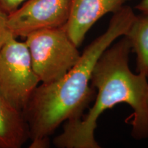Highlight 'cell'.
Wrapping results in <instances>:
<instances>
[{
    "label": "cell",
    "instance_id": "cell-3",
    "mask_svg": "<svg viewBox=\"0 0 148 148\" xmlns=\"http://www.w3.org/2000/svg\"><path fill=\"white\" fill-rule=\"evenodd\" d=\"M25 38L33 69L40 83L60 79L80 57L78 47L70 39L65 25L35 31Z\"/></svg>",
    "mask_w": 148,
    "mask_h": 148
},
{
    "label": "cell",
    "instance_id": "cell-7",
    "mask_svg": "<svg viewBox=\"0 0 148 148\" xmlns=\"http://www.w3.org/2000/svg\"><path fill=\"white\" fill-rule=\"evenodd\" d=\"M29 138L23 112L0 96V148H20Z\"/></svg>",
    "mask_w": 148,
    "mask_h": 148
},
{
    "label": "cell",
    "instance_id": "cell-1",
    "mask_svg": "<svg viewBox=\"0 0 148 148\" xmlns=\"http://www.w3.org/2000/svg\"><path fill=\"white\" fill-rule=\"evenodd\" d=\"M136 16L130 6L122 7L113 13L106 32L85 48L67 73L37 86L23 111L32 141L30 147H48L49 136L61 123L82 117L93 97L89 82L97 60L114 40L127 34Z\"/></svg>",
    "mask_w": 148,
    "mask_h": 148
},
{
    "label": "cell",
    "instance_id": "cell-11",
    "mask_svg": "<svg viewBox=\"0 0 148 148\" xmlns=\"http://www.w3.org/2000/svg\"><path fill=\"white\" fill-rule=\"evenodd\" d=\"M135 8L141 12L143 14L148 15V0H140Z\"/></svg>",
    "mask_w": 148,
    "mask_h": 148
},
{
    "label": "cell",
    "instance_id": "cell-2",
    "mask_svg": "<svg viewBox=\"0 0 148 148\" xmlns=\"http://www.w3.org/2000/svg\"><path fill=\"white\" fill-rule=\"evenodd\" d=\"M131 45L124 36L109 47L97 60L91 76V85L97 89L95 102L84 118L68 120L62 132L56 136L58 148H99L95 138L99 116L119 103H126L134 112L130 122L136 139L148 137L147 77L133 73L129 67Z\"/></svg>",
    "mask_w": 148,
    "mask_h": 148
},
{
    "label": "cell",
    "instance_id": "cell-10",
    "mask_svg": "<svg viewBox=\"0 0 148 148\" xmlns=\"http://www.w3.org/2000/svg\"><path fill=\"white\" fill-rule=\"evenodd\" d=\"M26 0H0V9L9 14L25 2Z\"/></svg>",
    "mask_w": 148,
    "mask_h": 148
},
{
    "label": "cell",
    "instance_id": "cell-4",
    "mask_svg": "<svg viewBox=\"0 0 148 148\" xmlns=\"http://www.w3.org/2000/svg\"><path fill=\"white\" fill-rule=\"evenodd\" d=\"M39 83L25 42L10 37L0 50V96L23 112Z\"/></svg>",
    "mask_w": 148,
    "mask_h": 148
},
{
    "label": "cell",
    "instance_id": "cell-6",
    "mask_svg": "<svg viewBox=\"0 0 148 148\" xmlns=\"http://www.w3.org/2000/svg\"><path fill=\"white\" fill-rule=\"evenodd\" d=\"M131 0H71L65 28L74 44L79 47L86 33L98 20L119 10Z\"/></svg>",
    "mask_w": 148,
    "mask_h": 148
},
{
    "label": "cell",
    "instance_id": "cell-12",
    "mask_svg": "<svg viewBox=\"0 0 148 148\" xmlns=\"http://www.w3.org/2000/svg\"><path fill=\"white\" fill-rule=\"evenodd\" d=\"M147 109H148V91H147Z\"/></svg>",
    "mask_w": 148,
    "mask_h": 148
},
{
    "label": "cell",
    "instance_id": "cell-5",
    "mask_svg": "<svg viewBox=\"0 0 148 148\" xmlns=\"http://www.w3.org/2000/svg\"><path fill=\"white\" fill-rule=\"evenodd\" d=\"M71 0H26L8 15V25L14 37L25 38L40 29L65 25Z\"/></svg>",
    "mask_w": 148,
    "mask_h": 148
},
{
    "label": "cell",
    "instance_id": "cell-8",
    "mask_svg": "<svg viewBox=\"0 0 148 148\" xmlns=\"http://www.w3.org/2000/svg\"><path fill=\"white\" fill-rule=\"evenodd\" d=\"M125 36L136 54V71L148 77V15H136Z\"/></svg>",
    "mask_w": 148,
    "mask_h": 148
},
{
    "label": "cell",
    "instance_id": "cell-9",
    "mask_svg": "<svg viewBox=\"0 0 148 148\" xmlns=\"http://www.w3.org/2000/svg\"><path fill=\"white\" fill-rule=\"evenodd\" d=\"M8 14L0 9V50L10 37L14 36L8 25Z\"/></svg>",
    "mask_w": 148,
    "mask_h": 148
}]
</instances>
